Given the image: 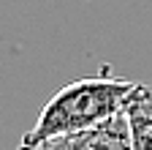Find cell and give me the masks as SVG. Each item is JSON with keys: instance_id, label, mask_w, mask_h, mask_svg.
<instances>
[{"instance_id": "3957f363", "label": "cell", "mask_w": 152, "mask_h": 150, "mask_svg": "<svg viewBox=\"0 0 152 150\" xmlns=\"http://www.w3.org/2000/svg\"><path fill=\"white\" fill-rule=\"evenodd\" d=\"M133 150H152V85L136 82L125 101Z\"/></svg>"}, {"instance_id": "6da1fadb", "label": "cell", "mask_w": 152, "mask_h": 150, "mask_svg": "<svg viewBox=\"0 0 152 150\" xmlns=\"http://www.w3.org/2000/svg\"><path fill=\"white\" fill-rule=\"evenodd\" d=\"M136 82L120 77H84L63 85L54 96L41 106L35 117V126L19 139L16 150H33L46 139L73 134V131L92 128L125 109V101Z\"/></svg>"}, {"instance_id": "7a4b0ae2", "label": "cell", "mask_w": 152, "mask_h": 150, "mask_svg": "<svg viewBox=\"0 0 152 150\" xmlns=\"http://www.w3.org/2000/svg\"><path fill=\"white\" fill-rule=\"evenodd\" d=\"M38 147H44V150H133L130 123H128L125 109H122L120 115H114L92 128L46 139Z\"/></svg>"}, {"instance_id": "277c9868", "label": "cell", "mask_w": 152, "mask_h": 150, "mask_svg": "<svg viewBox=\"0 0 152 150\" xmlns=\"http://www.w3.org/2000/svg\"><path fill=\"white\" fill-rule=\"evenodd\" d=\"M33 150H44V147H33Z\"/></svg>"}]
</instances>
